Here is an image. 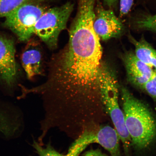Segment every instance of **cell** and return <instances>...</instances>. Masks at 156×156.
<instances>
[{
    "mask_svg": "<svg viewBox=\"0 0 156 156\" xmlns=\"http://www.w3.org/2000/svg\"><path fill=\"white\" fill-rule=\"evenodd\" d=\"M100 42L68 41L55 55L46 83L39 87L58 113L87 116L104 110L100 77L103 62Z\"/></svg>",
    "mask_w": 156,
    "mask_h": 156,
    "instance_id": "cell-1",
    "label": "cell"
},
{
    "mask_svg": "<svg viewBox=\"0 0 156 156\" xmlns=\"http://www.w3.org/2000/svg\"><path fill=\"white\" fill-rule=\"evenodd\" d=\"M122 111L132 148L145 151L156 141V116L147 104L134 96L125 87L121 89Z\"/></svg>",
    "mask_w": 156,
    "mask_h": 156,
    "instance_id": "cell-2",
    "label": "cell"
},
{
    "mask_svg": "<svg viewBox=\"0 0 156 156\" xmlns=\"http://www.w3.org/2000/svg\"><path fill=\"white\" fill-rule=\"evenodd\" d=\"M73 8V4L68 2L47 9L35 25L34 34L49 47L55 48L60 33L67 27Z\"/></svg>",
    "mask_w": 156,
    "mask_h": 156,
    "instance_id": "cell-3",
    "label": "cell"
},
{
    "mask_svg": "<svg viewBox=\"0 0 156 156\" xmlns=\"http://www.w3.org/2000/svg\"><path fill=\"white\" fill-rule=\"evenodd\" d=\"M47 9L39 2L24 4L5 17V26L12 31L20 41L28 42L34 34L37 22Z\"/></svg>",
    "mask_w": 156,
    "mask_h": 156,
    "instance_id": "cell-4",
    "label": "cell"
},
{
    "mask_svg": "<svg viewBox=\"0 0 156 156\" xmlns=\"http://www.w3.org/2000/svg\"><path fill=\"white\" fill-rule=\"evenodd\" d=\"M94 27L99 38L103 41L119 36L124 30L123 25L114 12L99 5L95 8Z\"/></svg>",
    "mask_w": 156,
    "mask_h": 156,
    "instance_id": "cell-5",
    "label": "cell"
},
{
    "mask_svg": "<svg viewBox=\"0 0 156 156\" xmlns=\"http://www.w3.org/2000/svg\"><path fill=\"white\" fill-rule=\"evenodd\" d=\"M15 52L14 41L0 33V78L9 86L15 83L18 76Z\"/></svg>",
    "mask_w": 156,
    "mask_h": 156,
    "instance_id": "cell-6",
    "label": "cell"
},
{
    "mask_svg": "<svg viewBox=\"0 0 156 156\" xmlns=\"http://www.w3.org/2000/svg\"><path fill=\"white\" fill-rule=\"evenodd\" d=\"M122 60L128 81L134 86L142 89L154 71L138 59L133 52H126L122 55Z\"/></svg>",
    "mask_w": 156,
    "mask_h": 156,
    "instance_id": "cell-7",
    "label": "cell"
},
{
    "mask_svg": "<svg viewBox=\"0 0 156 156\" xmlns=\"http://www.w3.org/2000/svg\"><path fill=\"white\" fill-rule=\"evenodd\" d=\"M28 42L21 54V62L27 77L31 79L41 73L42 54L35 42Z\"/></svg>",
    "mask_w": 156,
    "mask_h": 156,
    "instance_id": "cell-8",
    "label": "cell"
},
{
    "mask_svg": "<svg viewBox=\"0 0 156 156\" xmlns=\"http://www.w3.org/2000/svg\"><path fill=\"white\" fill-rule=\"evenodd\" d=\"M130 40L134 45V53L141 62L151 68L156 73V50L144 38L139 40L130 37Z\"/></svg>",
    "mask_w": 156,
    "mask_h": 156,
    "instance_id": "cell-9",
    "label": "cell"
},
{
    "mask_svg": "<svg viewBox=\"0 0 156 156\" xmlns=\"http://www.w3.org/2000/svg\"><path fill=\"white\" fill-rule=\"evenodd\" d=\"M49 0H0V18L5 17L24 4L30 2H42Z\"/></svg>",
    "mask_w": 156,
    "mask_h": 156,
    "instance_id": "cell-10",
    "label": "cell"
},
{
    "mask_svg": "<svg viewBox=\"0 0 156 156\" xmlns=\"http://www.w3.org/2000/svg\"><path fill=\"white\" fill-rule=\"evenodd\" d=\"M32 145L38 156H66L56 151L50 144L47 145L46 147H43L42 145L34 140Z\"/></svg>",
    "mask_w": 156,
    "mask_h": 156,
    "instance_id": "cell-11",
    "label": "cell"
},
{
    "mask_svg": "<svg viewBox=\"0 0 156 156\" xmlns=\"http://www.w3.org/2000/svg\"><path fill=\"white\" fill-rule=\"evenodd\" d=\"M136 24L138 28L156 32V14L139 19Z\"/></svg>",
    "mask_w": 156,
    "mask_h": 156,
    "instance_id": "cell-12",
    "label": "cell"
},
{
    "mask_svg": "<svg viewBox=\"0 0 156 156\" xmlns=\"http://www.w3.org/2000/svg\"><path fill=\"white\" fill-rule=\"evenodd\" d=\"M142 90L145 91V92L156 102V72H154L151 78L143 85Z\"/></svg>",
    "mask_w": 156,
    "mask_h": 156,
    "instance_id": "cell-13",
    "label": "cell"
},
{
    "mask_svg": "<svg viewBox=\"0 0 156 156\" xmlns=\"http://www.w3.org/2000/svg\"><path fill=\"white\" fill-rule=\"evenodd\" d=\"M120 16H124L129 12L133 3V0H119Z\"/></svg>",
    "mask_w": 156,
    "mask_h": 156,
    "instance_id": "cell-14",
    "label": "cell"
},
{
    "mask_svg": "<svg viewBox=\"0 0 156 156\" xmlns=\"http://www.w3.org/2000/svg\"><path fill=\"white\" fill-rule=\"evenodd\" d=\"M83 156H108L100 149H92L85 152Z\"/></svg>",
    "mask_w": 156,
    "mask_h": 156,
    "instance_id": "cell-15",
    "label": "cell"
},
{
    "mask_svg": "<svg viewBox=\"0 0 156 156\" xmlns=\"http://www.w3.org/2000/svg\"><path fill=\"white\" fill-rule=\"evenodd\" d=\"M105 5L109 7H112L115 5L118 0H103Z\"/></svg>",
    "mask_w": 156,
    "mask_h": 156,
    "instance_id": "cell-16",
    "label": "cell"
},
{
    "mask_svg": "<svg viewBox=\"0 0 156 156\" xmlns=\"http://www.w3.org/2000/svg\"><path fill=\"white\" fill-rule=\"evenodd\" d=\"M5 116L4 110L0 108V122L3 119Z\"/></svg>",
    "mask_w": 156,
    "mask_h": 156,
    "instance_id": "cell-17",
    "label": "cell"
}]
</instances>
